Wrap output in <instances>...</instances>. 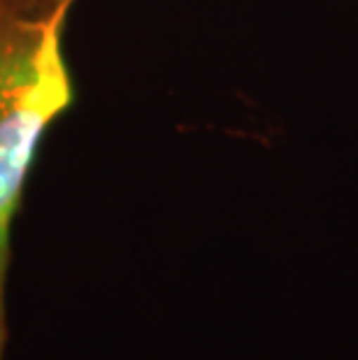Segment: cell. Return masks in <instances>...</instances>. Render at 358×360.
<instances>
[{"instance_id":"6da1fadb","label":"cell","mask_w":358,"mask_h":360,"mask_svg":"<svg viewBox=\"0 0 358 360\" xmlns=\"http://www.w3.org/2000/svg\"><path fill=\"white\" fill-rule=\"evenodd\" d=\"M77 0H0V360L7 347L12 228L44 135L77 105L65 26Z\"/></svg>"}]
</instances>
